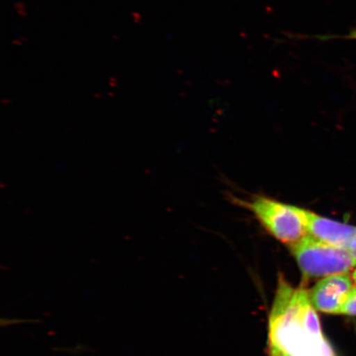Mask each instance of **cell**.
Segmentation results:
<instances>
[{
    "label": "cell",
    "mask_w": 356,
    "mask_h": 356,
    "mask_svg": "<svg viewBox=\"0 0 356 356\" xmlns=\"http://www.w3.org/2000/svg\"><path fill=\"white\" fill-rule=\"evenodd\" d=\"M242 204L255 216L267 232L282 243L291 246L308 234L305 209L259 195Z\"/></svg>",
    "instance_id": "obj_2"
},
{
    "label": "cell",
    "mask_w": 356,
    "mask_h": 356,
    "mask_svg": "<svg viewBox=\"0 0 356 356\" xmlns=\"http://www.w3.org/2000/svg\"><path fill=\"white\" fill-rule=\"evenodd\" d=\"M353 282L355 283V286L356 288V269L354 271L353 275Z\"/></svg>",
    "instance_id": "obj_10"
},
{
    "label": "cell",
    "mask_w": 356,
    "mask_h": 356,
    "mask_svg": "<svg viewBox=\"0 0 356 356\" xmlns=\"http://www.w3.org/2000/svg\"><path fill=\"white\" fill-rule=\"evenodd\" d=\"M270 347L291 356H336L325 337L309 293L280 279L269 323Z\"/></svg>",
    "instance_id": "obj_1"
},
{
    "label": "cell",
    "mask_w": 356,
    "mask_h": 356,
    "mask_svg": "<svg viewBox=\"0 0 356 356\" xmlns=\"http://www.w3.org/2000/svg\"><path fill=\"white\" fill-rule=\"evenodd\" d=\"M346 250L348 251L351 257H353L356 261V235Z\"/></svg>",
    "instance_id": "obj_7"
},
{
    "label": "cell",
    "mask_w": 356,
    "mask_h": 356,
    "mask_svg": "<svg viewBox=\"0 0 356 356\" xmlns=\"http://www.w3.org/2000/svg\"><path fill=\"white\" fill-rule=\"evenodd\" d=\"M344 38L356 40V29L353 31V32H351L348 35H345Z\"/></svg>",
    "instance_id": "obj_9"
},
{
    "label": "cell",
    "mask_w": 356,
    "mask_h": 356,
    "mask_svg": "<svg viewBox=\"0 0 356 356\" xmlns=\"http://www.w3.org/2000/svg\"><path fill=\"white\" fill-rule=\"evenodd\" d=\"M270 356H291L274 347H270Z\"/></svg>",
    "instance_id": "obj_8"
},
{
    "label": "cell",
    "mask_w": 356,
    "mask_h": 356,
    "mask_svg": "<svg viewBox=\"0 0 356 356\" xmlns=\"http://www.w3.org/2000/svg\"><path fill=\"white\" fill-rule=\"evenodd\" d=\"M307 232L312 238L331 246L347 249L356 235V227L328 219L305 210Z\"/></svg>",
    "instance_id": "obj_5"
},
{
    "label": "cell",
    "mask_w": 356,
    "mask_h": 356,
    "mask_svg": "<svg viewBox=\"0 0 356 356\" xmlns=\"http://www.w3.org/2000/svg\"><path fill=\"white\" fill-rule=\"evenodd\" d=\"M355 288L348 273L333 275L322 279L312 289L310 301L316 309L323 313L340 314Z\"/></svg>",
    "instance_id": "obj_4"
},
{
    "label": "cell",
    "mask_w": 356,
    "mask_h": 356,
    "mask_svg": "<svg viewBox=\"0 0 356 356\" xmlns=\"http://www.w3.org/2000/svg\"><path fill=\"white\" fill-rule=\"evenodd\" d=\"M340 314L356 316V288L346 301L343 308L341 309Z\"/></svg>",
    "instance_id": "obj_6"
},
{
    "label": "cell",
    "mask_w": 356,
    "mask_h": 356,
    "mask_svg": "<svg viewBox=\"0 0 356 356\" xmlns=\"http://www.w3.org/2000/svg\"><path fill=\"white\" fill-rule=\"evenodd\" d=\"M291 251L306 278H325L348 273L356 261L346 249L331 246L307 234Z\"/></svg>",
    "instance_id": "obj_3"
}]
</instances>
